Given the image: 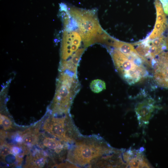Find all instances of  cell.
<instances>
[{"label":"cell","mask_w":168,"mask_h":168,"mask_svg":"<svg viewBox=\"0 0 168 168\" xmlns=\"http://www.w3.org/2000/svg\"><path fill=\"white\" fill-rule=\"evenodd\" d=\"M73 143L68 152L67 159L77 166L91 165L116 151L96 135L82 136Z\"/></svg>","instance_id":"6da1fadb"},{"label":"cell","mask_w":168,"mask_h":168,"mask_svg":"<svg viewBox=\"0 0 168 168\" xmlns=\"http://www.w3.org/2000/svg\"><path fill=\"white\" fill-rule=\"evenodd\" d=\"M69 9L68 7L81 37L83 46L86 48L95 43H100L106 31L100 24L97 9H86L72 6Z\"/></svg>","instance_id":"7a4b0ae2"},{"label":"cell","mask_w":168,"mask_h":168,"mask_svg":"<svg viewBox=\"0 0 168 168\" xmlns=\"http://www.w3.org/2000/svg\"><path fill=\"white\" fill-rule=\"evenodd\" d=\"M77 77L60 72L57 80L56 91L51 105L54 116L68 114L76 95L79 89Z\"/></svg>","instance_id":"3957f363"},{"label":"cell","mask_w":168,"mask_h":168,"mask_svg":"<svg viewBox=\"0 0 168 168\" xmlns=\"http://www.w3.org/2000/svg\"><path fill=\"white\" fill-rule=\"evenodd\" d=\"M106 47L117 71L128 84H135L148 76V72L144 65L137 63L113 47Z\"/></svg>","instance_id":"277c9868"},{"label":"cell","mask_w":168,"mask_h":168,"mask_svg":"<svg viewBox=\"0 0 168 168\" xmlns=\"http://www.w3.org/2000/svg\"><path fill=\"white\" fill-rule=\"evenodd\" d=\"M43 128L46 132L64 142L73 143L82 136L69 114L62 117H49Z\"/></svg>","instance_id":"5b68a950"},{"label":"cell","mask_w":168,"mask_h":168,"mask_svg":"<svg viewBox=\"0 0 168 168\" xmlns=\"http://www.w3.org/2000/svg\"><path fill=\"white\" fill-rule=\"evenodd\" d=\"M82 42L81 37L77 29L65 30L61 48V61L68 59L81 47Z\"/></svg>","instance_id":"8992f818"},{"label":"cell","mask_w":168,"mask_h":168,"mask_svg":"<svg viewBox=\"0 0 168 168\" xmlns=\"http://www.w3.org/2000/svg\"><path fill=\"white\" fill-rule=\"evenodd\" d=\"M154 79L160 86L168 88V50L162 52L152 63Z\"/></svg>","instance_id":"52a82bcc"},{"label":"cell","mask_w":168,"mask_h":168,"mask_svg":"<svg viewBox=\"0 0 168 168\" xmlns=\"http://www.w3.org/2000/svg\"><path fill=\"white\" fill-rule=\"evenodd\" d=\"M154 3L156 11V20L153 30L146 38L148 40L156 39L162 35L167 25L166 14L160 0H155Z\"/></svg>","instance_id":"ba28073f"},{"label":"cell","mask_w":168,"mask_h":168,"mask_svg":"<svg viewBox=\"0 0 168 168\" xmlns=\"http://www.w3.org/2000/svg\"><path fill=\"white\" fill-rule=\"evenodd\" d=\"M106 46H110L115 49L127 57L133 59L139 55L138 54L133 44L117 40L108 35L104 44Z\"/></svg>","instance_id":"9c48e42d"},{"label":"cell","mask_w":168,"mask_h":168,"mask_svg":"<svg viewBox=\"0 0 168 168\" xmlns=\"http://www.w3.org/2000/svg\"><path fill=\"white\" fill-rule=\"evenodd\" d=\"M86 49L84 47H81L68 59L60 61L59 68V72L77 76V67L81 56Z\"/></svg>","instance_id":"30bf717a"},{"label":"cell","mask_w":168,"mask_h":168,"mask_svg":"<svg viewBox=\"0 0 168 168\" xmlns=\"http://www.w3.org/2000/svg\"><path fill=\"white\" fill-rule=\"evenodd\" d=\"M154 102L148 99L139 103L135 108V111L139 120L145 123L148 121L154 110Z\"/></svg>","instance_id":"8fae6325"},{"label":"cell","mask_w":168,"mask_h":168,"mask_svg":"<svg viewBox=\"0 0 168 168\" xmlns=\"http://www.w3.org/2000/svg\"><path fill=\"white\" fill-rule=\"evenodd\" d=\"M54 138L45 137L43 141V145L49 149L53 150L56 153H59L67 148L66 144L63 142Z\"/></svg>","instance_id":"7c38bea8"},{"label":"cell","mask_w":168,"mask_h":168,"mask_svg":"<svg viewBox=\"0 0 168 168\" xmlns=\"http://www.w3.org/2000/svg\"><path fill=\"white\" fill-rule=\"evenodd\" d=\"M46 158L42 154H37L35 155L30 156L27 157L26 167L41 168L45 164Z\"/></svg>","instance_id":"4fadbf2b"},{"label":"cell","mask_w":168,"mask_h":168,"mask_svg":"<svg viewBox=\"0 0 168 168\" xmlns=\"http://www.w3.org/2000/svg\"><path fill=\"white\" fill-rule=\"evenodd\" d=\"M38 129H30L26 131L21 136L22 142L24 144L31 146L36 143L38 136Z\"/></svg>","instance_id":"5bb4252c"},{"label":"cell","mask_w":168,"mask_h":168,"mask_svg":"<svg viewBox=\"0 0 168 168\" xmlns=\"http://www.w3.org/2000/svg\"><path fill=\"white\" fill-rule=\"evenodd\" d=\"M90 86L91 91L95 93H99L106 89L105 82L100 79H95L92 81Z\"/></svg>","instance_id":"9a60e30c"},{"label":"cell","mask_w":168,"mask_h":168,"mask_svg":"<svg viewBox=\"0 0 168 168\" xmlns=\"http://www.w3.org/2000/svg\"><path fill=\"white\" fill-rule=\"evenodd\" d=\"M0 125L4 130L10 129L12 127V123L10 119L7 116L0 114Z\"/></svg>","instance_id":"2e32d148"},{"label":"cell","mask_w":168,"mask_h":168,"mask_svg":"<svg viewBox=\"0 0 168 168\" xmlns=\"http://www.w3.org/2000/svg\"><path fill=\"white\" fill-rule=\"evenodd\" d=\"M12 147L10 145L2 142L0 147L1 156L4 157L12 153Z\"/></svg>","instance_id":"e0dca14e"},{"label":"cell","mask_w":168,"mask_h":168,"mask_svg":"<svg viewBox=\"0 0 168 168\" xmlns=\"http://www.w3.org/2000/svg\"><path fill=\"white\" fill-rule=\"evenodd\" d=\"M11 152L12 154L18 156L21 153V149L19 146H13L12 147Z\"/></svg>","instance_id":"ac0fdd59"},{"label":"cell","mask_w":168,"mask_h":168,"mask_svg":"<svg viewBox=\"0 0 168 168\" xmlns=\"http://www.w3.org/2000/svg\"><path fill=\"white\" fill-rule=\"evenodd\" d=\"M166 15H168V0H160Z\"/></svg>","instance_id":"d6986e66"},{"label":"cell","mask_w":168,"mask_h":168,"mask_svg":"<svg viewBox=\"0 0 168 168\" xmlns=\"http://www.w3.org/2000/svg\"><path fill=\"white\" fill-rule=\"evenodd\" d=\"M167 28H168V23H167Z\"/></svg>","instance_id":"ffe728a7"}]
</instances>
